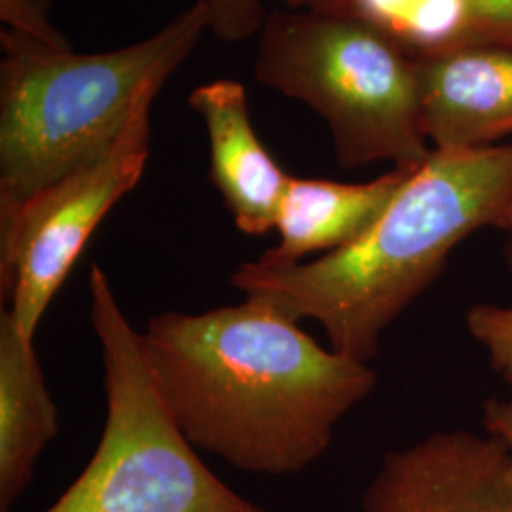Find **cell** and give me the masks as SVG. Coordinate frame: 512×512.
I'll use <instances>...</instances> for the list:
<instances>
[{
  "mask_svg": "<svg viewBox=\"0 0 512 512\" xmlns=\"http://www.w3.org/2000/svg\"><path fill=\"white\" fill-rule=\"evenodd\" d=\"M141 336L154 384L188 442L253 475L306 471L378 384L368 363L323 348L255 298L160 313Z\"/></svg>",
  "mask_w": 512,
  "mask_h": 512,
  "instance_id": "1",
  "label": "cell"
},
{
  "mask_svg": "<svg viewBox=\"0 0 512 512\" xmlns=\"http://www.w3.org/2000/svg\"><path fill=\"white\" fill-rule=\"evenodd\" d=\"M512 230V145L431 148L361 238L293 266L243 262L230 283L294 321L319 323L330 348L368 363L385 330L478 230Z\"/></svg>",
  "mask_w": 512,
  "mask_h": 512,
  "instance_id": "2",
  "label": "cell"
},
{
  "mask_svg": "<svg viewBox=\"0 0 512 512\" xmlns=\"http://www.w3.org/2000/svg\"><path fill=\"white\" fill-rule=\"evenodd\" d=\"M205 33L196 2L154 35L99 54L2 29L0 215L107 150Z\"/></svg>",
  "mask_w": 512,
  "mask_h": 512,
  "instance_id": "3",
  "label": "cell"
},
{
  "mask_svg": "<svg viewBox=\"0 0 512 512\" xmlns=\"http://www.w3.org/2000/svg\"><path fill=\"white\" fill-rule=\"evenodd\" d=\"M255 76L325 120L346 169L410 167L431 152L418 52L370 19L279 6L256 35Z\"/></svg>",
  "mask_w": 512,
  "mask_h": 512,
  "instance_id": "4",
  "label": "cell"
},
{
  "mask_svg": "<svg viewBox=\"0 0 512 512\" xmlns=\"http://www.w3.org/2000/svg\"><path fill=\"white\" fill-rule=\"evenodd\" d=\"M90 294L107 421L86 469L44 512H268L198 458L158 393L141 332L99 264L90 270Z\"/></svg>",
  "mask_w": 512,
  "mask_h": 512,
  "instance_id": "5",
  "label": "cell"
},
{
  "mask_svg": "<svg viewBox=\"0 0 512 512\" xmlns=\"http://www.w3.org/2000/svg\"><path fill=\"white\" fill-rule=\"evenodd\" d=\"M150 92L114 143L90 162L0 215V291L21 336L35 342L50 308L84 247L145 173L150 156Z\"/></svg>",
  "mask_w": 512,
  "mask_h": 512,
  "instance_id": "6",
  "label": "cell"
},
{
  "mask_svg": "<svg viewBox=\"0 0 512 512\" xmlns=\"http://www.w3.org/2000/svg\"><path fill=\"white\" fill-rule=\"evenodd\" d=\"M363 512H512L507 450L492 435L435 431L385 454Z\"/></svg>",
  "mask_w": 512,
  "mask_h": 512,
  "instance_id": "7",
  "label": "cell"
},
{
  "mask_svg": "<svg viewBox=\"0 0 512 512\" xmlns=\"http://www.w3.org/2000/svg\"><path fill=\"white\" fill-rule=\"evenodd\" d=\"M431 148L503 145L512 135V48L448 42L418 52Z\"/></svg>",
  "mask_w": 512,
  "mask_h": 512,
  "instance_id": "8",
  "label": "cell"
},
{
  "mask_svg": "<svg viewBox=\"0 0 512 512\" xmlns=\"http://www.w3.org/2000/svg\"><path fill=\"white\" fill-rule=\"evenodd\" d=\"M188 105L202 116L209 139L211 181L239 232L264 236L275 230L291 175L256 135L245 86L219 78L194 88Z\"/></svg>",
  "mask_w": 512,
  "mask_h": 512,
  "instance_id": "9",
  "label": "cell"
},
{
  "mask_svg": "<svg viewBox=\"0 0 512 512\" xmlns=\"http://www.w3.org/2000/svg\"><path fill=\"white\" fill-rule=\"evenodd\" d=\"M414 167H391L368 183L291 177L275 220L279 243L256 260L293 266L313 253L348 247L380 219Z\"/></svg>",
  "mask_w": 512,
  "mask_h": 512,
  "instance_id": "10",
  "label": "cell"
},
{
  "mask_svg": "<svg viewBox=\"0 0 512 512\" xmlns=\"http://www.w3.org/2000/svg\"><path fill=\"white\" fill-rule=\"evenodd\" d=\"M57 435V408L35 342L0 311V512H10Z\"/></svg>",
  "mask_w": 512,
  "mask_h": 512,
  "instance_id": "11",
  "label": "cell"
},
{
  "mask_svg": "<svg viewBox=\"0 0 512 512\" xmlns=\"http://www.w3.org/2000/svg\"><path fill=\"white\" fill-rule=\"evenodd\" d=\"M289 10L346 14L382 25L416 52L439 48L459 37L461 0H275Z\"/></svg>",
  "mask_w": 512,
  "mask_h": 512,
  "instance_id": "12",
  "label": "cell"
},
{
  "mask_svg": "<svg viewBox=\"0 0 512 512\" xmlns=\"http://www.w3.org/2000/svg\"><path fill=\"white\" fill-rule=\"evenodd\" d=\"M465 325L488 353L495 372L512 385V304H476L467 311Z\"/></svg>",
  "mask_w": 512,
  "mask_h": 512,
  "instance_id": "13",
  "label": "cell"
},
{
  "mask_svg": "<svg viewBox=\"0 0 512 512\" xmlns=\"http://www.w3.org/2000/svg\"><path fill=\"white\" fill-rule=\"evenodd\" d=\"M202 6L209 33L224 44L256 37L266 21L264 0H194Z\"/></svg>",
  "mask_w": 512,
  "mask_h": 512,
  "instance_id": "14",
  "label": "cell"
},
{
  "mask_svg": "<svg viewBox=\"0 0 512 512\" xmlns=\"http://www.w3.org/2000/svg\"><path fill=\"white\" fill-rule=\"evenodd\" d=\"M463 23L454 42L512 48V0H461Z\"/></svg>",
  "mask_w": 512,
  "mask_h": 512,
  "instance_id": "15",
  "label": "cell"
},
{
  "mask_svg": "<svg viewBox=\"0 0 512 512\" xmlns=\"http://www.w3.org/2000/svg\"><path fill=\"white\" fill-rule=\"evenodd\" d=\"M0 19L4 29L19 35L46 40L52 44H69L50 23L40 0H0Z\"/></svg>",
  "mask_w": 512,
  "mask_h": 512,
  "instance_id": "16",
  "label": "cell"
},
{
  "mask_svg": "<svg viewBox=\"0 0 512 512\" xmlns=\"http://www.w3.org/2000/svg\"><path fill=\"white\" fill-rule=\"evenodd\" d=\"M482 423L486 435L501 440L507 450V480L512 495V397L488 399L482 410Z\"/></svg>",
  "mask_w": 512,
  "mask_h": 512,
  "instance_id": "17",
  "label": "cell"
},
{
  "mask_svg": "<svg viewBox=\"0 0 512 512\" xmlns=\"http://www.w3.org/2000/svg\"><path fill=\"white\" fill-rule=\"evenodd\" d=\"M505 262H507V268L512 274V230L509 232L507 243H505Z\"/></svg>",
  "mask_w": 512,
  "mask_h": 512,
  "instance_id": "18",
  "label": "cell"
}]
</instances>
